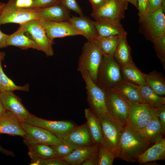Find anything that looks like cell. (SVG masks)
Masks as SVG:
<instances>
[{
	"label": "cell",
	"mask_w": 165,
	"mask_h": 165,
	"mask_svg": "<svg viewBox=\"0 0 165 165\" xmlns=\"http://www.w3.org/2000/svg\"><path fill=\"white\" fill-rule=\"evenodd\" d=\"M115 158L103 145L99 146L98 159L97 165H112Z\"/></svg>",
	"instance_id": "obj_36"
},
{
	"label": "cell",
	"mask_w": 165,
	"mask_h": 165,
	"mask_svg": "<svg viewBox=\"0 0 165 165\" xmlns=\"http://www.w3.org/2000/svg\"><path fill=\"white\" fill-rule=\"evenodd\" d=\"M84 114L89 130L95 144L103 145V138L100 124L97 116L89 108L84 109Z\"/></svg>",
	"instance_id": "obj_25"
},
{
	"label": "cell",
	"mask_w": 165,
	"mask_h": 165,
	"mask_svg": "<svg viewBox=\"0 0 165 165\" xmlns=\"http://www.w3.org/2000/svg\"><path fill=\"white\" fill-rule=\"evenodd\" d=\"M123 80L120 67L113 55H104L98 68L96 84L104 91L112 89Z\"/></svg>",
	"instance_id": "obj_4"
},
{
	"label": "cell",
	"mask_w": 165,
	"mask_h": 165,
	"mask_svg": "<svg viewBox=\"0 0 165 165\" xmlns=\"http://www.w3.org/2000/svg\"><path fill=\"white\" fill-rule=\"evenodd\" d=\"M129 106L126 125L137 130L141 131L156 117L157 108L147 104L141 103Z\"/></svg>",
	"instance_id": "obj_8"
},
{
	"label": "cell",
	"mask_w": 165,
	"mask_h": 165,
	"mask_svg": "<svg viewBox=\"0 0 165 165\" xmlns=\"http://www.w3.org/2000/svg\"><path fill=\"white\" fill-rule=\"evenodd\" d=\"M79 31L80 35L85 37L88 41H91L98 34L94 21L84 16H72L68 21Z\"/></svg>",
	"instance_id": "obj_21"
},
{
	"label": "cell",
	"mask_w": 165,
	"mask_h": 165,
	"mask_svg": "<svg viewBox=\"0 0 165 165\" xmlns=\"http://www.w3.org/2000/svg\"><path fill=\"white\" fill-rule=\"evenodd\" d=\"M1 90H0V93H1Z\"/></svg>",
	"instance_id": "obj_52"
},
{
	"label": "cell",
	"mask_w": 165,
	"mask_h": 165,
	"mask_svg": "<svg viewBox=\"0 0 165 165\" xmlns=\"http://www.w3.org/2000/svg\"><path fill=\"white\" fill-rule=\"evenodd\" d=\"M129 105L145 103L141 97L139 86L123 80L112 89Z\"/></svg>",
	"instance_id": "obj_20"
},
{
	"label": "cell",
	"mask_w": 165,
	"mask_h": 165,
	"mask_svg": "<svg viewBox=\"0 0 165 165\" xmlns=\"http://www.w3.org/2000/svg\"><path fill=\"white\" fill-rule=\"evenodd\" d=\"M59 1V0H33L32 4L30 9H39L53 5Z\"/></svg>",
	"instance_id": "obj_39"
},
{
	"label": "cell",
	"mask_w": 165,
	"mask_h": 165,
	"mask_svg": "<svg viewBox=\"0 0 165 165\" xmlns=\"http://www.w3.org/2000/svg\"><path fill=\"white\" fill-rule=\"evenodd\" d=\"M98 159V150L89 156L81 165H97Z\"/></svg>",
	"instance_id": "obj_43"
},
{
	"label": "cell",
	"mask_w": 165,
	"mask_h": 165,
	"mask_svg": "<svg viewBox=\"0 0 165 165\" xmlns=\"http://www.w3.org/2000/svg\"><path fill=\"white\" fill-rule=\"evenodd\" d=\"M20 124L27 133L24 138L34 143L50 145L61 143L59 138L45 129L29 124L25 122H20Z\"/></svg>",
	"instance_id": "obj_13"
},
{
	"label": "cell",
	"mask_w": 165,
	"mask_h": 165,
	"mask_svg": "<svg viewBox=\"0 0 165 165\" xmlns=\"http://www.w3.org/2000/svg\"><path fill=\"white\" fill-rule=\"evenodd\" d=\"M163 5L165 0H148V12H154Z\"/></svg>",
	"instance_id": "obj_41"
},
{
	"label": "cell",
	"mask_w": 165,
	"mask_h": 165,
	"mask_svg": "<svg viewBox=\"0 0 165 165\" xmlns=\"http://www.w3.org/2000/svg\"><path fill=\"white\" fill-rule=\"evenodd\" d=\"M128 6V2L123 0H106L97 10L92 12L91 15L94 19L104 18L121 21L125 17V12Z\"/></svg>",
	"instance_id": "obj_12"
},
{
	"label": "cell",
	"mask_w": 165,
	"mask_h": 165,
	"mask_svg": "<svg viewBox=\"0 0 165 165\" xmlns=\"http://www.w3.org/2000/svg\"><path fill=\"white\" fill-rule=\"evenodd\" d=\"M146 84L159 95H165V80L161 73L154 70L146 75Z\"/></svg>",
	"instance_id": "obj_32"
},
{
	"label": "cell",
	"mask_w": 165,
	"mask_h": 165,
	"mask_svg": "<svg viewBox=\"0 0 165 165\" xmlns=\"http://www.w3.org/2000/svg\"><path fill=\"white\" fill-rule=\"evenodd\" d=\"M29 85L27 83L23 86H17L8 78L4 73L2 67V61H0V90L4 91H13L20 90L28 92Z\"/></svg>",
	"instance_id": "obj_33"
},
{
	"label": "cell",
	"mask_w": 165,
	"mask_h": 165,
	"mask_svg": "<svg viewBox=\"0 0 165 165\" xmlns=\"http://www.w3.org/2000/svg\"><path fill=\"white\" fill-rule=\"evenodd\" d=\"M151 143L141 131L126 125L120 139L116 158L134 163Z\"/></svg>",
	"instance_id": "obj_1"
},
{
	"label": "cell",
	"mask_w": 165,
	"mask_h": 165,
	"mask_svg": "<svg viewBox=\"0 0 165 165\" xmlns=\"http://www.w3.org/2000/svg\"><path fill=\"white\" fill-rule=\"evenodd\" d=\"M25 122L29 124L45 129L60 139L65 138L78 126L71 120H49L38 118L31 114Z\"/></svg>",
	"instance_id": "obj_9"
},
{
	"label": "cell",
	"mask_w": 165,
	"mask_h": 165,
	"mask_svg": "<svg viewBox=\"0 0 165 165\" xmlns=\"http://www.w3.org/2000/svg\"><path fill=\"white\" fill-rule=\"evenodd\" d=\"M61 141V143L59 144L50 145L54 150L57 158H60L66 157L74 150L79 148L68 143Z\"/></svg>",
	"instance_id": "obj_34"
},
{
	"label": "cell",
	"mask_w": 165,
	"mask_h": 165,
	"mask_svg": "<svg viewBox=\"0 0 165 165\" xmlns=\"http://www.w3.org/2000/svg\"><path fill=\"white\" fill-rule=\"evenodd\" d=\"M6 112L7 111L4 107L0 99V117L5 115Z\"/></svg>",
	"instance_id": "obj_48"
},
{
	"label": "cell",
	"mask_w": 165,
	"mask_h": 165,
	"mask_svg": "<svg viewBox=\"0 0 165 165\" xmlns=\"http://www.w3.org/2000/svg\"><path fill=\"white\" fill-rule=\"evenodd\" d=\"M139 89L144 103L156 108L165 105V97L158 94L147 84L139 86Z\"/></svg>",
	"instance_id": "obj_30"
},
{
	"label": "cell",
	"mask_w": 165,
	"mask_h": 165,
	"mask_svg": "<svg viewBox=\"0 0 165 165\" xmlns=\"http://www.w3.org/2000/svg\"><path fill=\"white\" fill-rule=\"evenodd\" d=\"M151 143L163 138L165 134L162 126L156 116L140 131Z\"/></svg>",
	"instance_id": "obj_29"
},
{
	"label": "cell",
	"mask_w": 165,
	"mask_h": 165,
	"mask_svg": "<svg viewBox=\"0 0 165 165\" xmlns=\"http://www.w3.org/2000/svg\"><path fill=\"white\" fill-rule=\"evenodd\" d=\"M104 91L108 113L112 118L125 126L126 125L129 111V105L113 90L109 89Z\"/></svg>",
	"instance_id": "obj_11"
},
{
	"label": "cell",
	"mask_w": 165,
	"mask_h": 165,
	"mask_svg": "<svg viewBox=\"0 0 165 165\" xmlns=\"http://www.w3.org/2000/svg\"><path fill=\"white\" fill-rule=\"evenodd\" d=\"M5 4L0 2V13Z\"/></svg>",
	"instance_id": "obj_51"
},
{
	"label": "cell",
	"mask_w": 165,
	"mask_h": 165,
	"mask_svg": "<svg viewBox=\"0 0 165 165\" xmlns=\"http://www.w3.org/2000/svg\"><path fill=\"white\" fill-rule=\"evenodd\" d=\"M99 146L94 144L80 148L74 150L68 156L58 159L64 160L69 165H81L89 156L98 150Z\"/></svg>",
	"instance_id": "obj_28"
},
{
	"label": "cell",
	"mask_w": 165,
	"mask_h": 165,
	"mask_svg": "<svg viewBox=\"0 0 165 165\" xmlns=\"http://www.w3.org/2000/svg\"><path fill=\"white\" fill-rule=\"evenodd\" d=\"M89 1L92 5V12H94L103 5L106 0H89Z\"/></svg>",
	"instance_id": "obj_45"
},
{
	"label": "cell",
	"mask_w": 165,
	"mask_h": 165,
	"mask_svg": "<svg viewBox=\"0 0 165 165\" xmlns=\"http://www.w3.org/2000/svg\"><path fill=\"white\" fill-rule=\"evenodd\" d=\"M47 36L50 39L80 35L78 30L68 21L54 22L39 20Z\"/></svg>",
	"instance_id": "obj_15"
},
{
	"label": "cell",
	"mask_w": 165,
	"mask_h": 165,
	"mask_svg": "<svg viewBox=\"0 0 165 165\" xmlns=\"http://www.w3.org/2000/svg\"><path fill=\"white\" fill-rule=\"evenodd\" d=\"M120 71L123 80L138 86L146 84V74L139 70L134 62L120 67Z\"/></svg>",
	"instance_id": "obj_27"
},
{
	"label": "cell",
	"mask_w": 165,
	"mask_h": 165,
	"mask_svg": "<svg viewBox=\"0 0 165 165\" xmlns=\"http://www.w3.org/2000/svg\"><path fill=\"white\" fill-rule=\"evenodd\" d=\"M31 165H69L64 160L57 158L39 160L31 162Z\"/></svg>",
	"instance_id": "obj_37"
},
{
	"label": "cell",
	"mask_w": 165,
	"mask_h": 165,
	"mask_svg": "<svg viewBox=\"0 0 165 165\" xmlns=\"http://www.w3.org/2000/svg\"><path fill=\"white\" fill-rule=\"evenodd\" d=\"M81 73L86 84L90 109L97 116L108 112L104 91L92 81L88 73Z\"/></svg>",
	"instance_id": "obj_10"
},
{
	"label": "cell",
	"mask_w": 165,
	"mask_h": 165,
	"mask_svg": "<svg viewBox=\"0 0 165 165\" xmlns=\"http://www.w3.org/2000/svg\"><path fill=\"white\" fill-rule=\"evenodd\" d=\"M156 55L165 69V33L155 38L152 42Z\"/></svg>",
	"instance_id": "obj_35"
},
{
	"label": "cell",
	"mask_w": 165,
	"mask_h": 165,
	"mask_svg": "<svg viewBox=\"0 0 165 165\" xmlns=\"http://www.w3.org/2000/svg\"><path fill=\"white\" fill-rule=\"evenodd\" d=\"M39 19L54 22L68 21L71 18L69 12L59 1L49 7L38 9Z\"/></svg>",
	"instance_id": "obj_17"
},
{
	"label": "cell",
	"mask_w": 165,
	"mask_h": 165,
	"mask_svg": "<svg viewBox=\"0 0 165 165\" xmlns=\"http://www.w3.org/2000/svg\"><path fill=\"white\" fill-rule=\"evenodd\" d=\"M9 35L3 33L0 30V49L7 46L6 41Z\"/></svg>",
	"instance_id": "obj_46"
},
{
	"label": "cell",
	"mask_w": 165,
	"mask_h": 165,
	"mask_svg": "<svg viewBox=\"0 0 165 165\" xmlns=\"http://www.w3.org/2000/svg\"><path fill=\"white\" fill-rule=\"evenodd\" d=\"M5 56V53L3 52L0 51V61L3 60Z\"/></svg>",
	"instance_id": "obj_50"
},
{
	"label": "cell",
	"mask_w": 165,
	"mask_h": 165,
	"mask_svg": "<svg viewBox=\"0 0 165 165\" xmlns=\"http://www.w3.org/2000/svg\"><path fill=\"white\" fill-rule=\"evenodd\" d=\"M26 32L25 30L20 26L16 31L9 35L6 41L7 46H14L22 50L32 48L40 50L39 47L31 39L25 35Z\"/></svg>",
	"instance_id": "obj_24"
},
{
	"label": "cell",
	"mask_w": 165,
	"mask_h": 165,
	"mask_svg": "<svg viewBox=\"0 0 165 165\" xmlns=\"http://www.w3.org/2000/svg\"><path fill=\"white\" fill-rule=\"evenodd\" d=\"M68 10L72 11L80 16H83L82 10L76 0H59Z\"/></svg>",
	"instance_id": "obj_38"
},
{
	"label": "cell",
	"mask_w": 165,
	"mask_h": 165,
	"mask_svg": "<svg viewBox=\"0 0 165 165\" xmlns=\"http://www.w3.org/2000/svg\"><path fill=\"white\" fill-rule=\"evenodd\" d=\"M139 18L148 12V0H137Z\"/></svg>",
	"instance_id": "obj_40"
},
{
	"label": "cell",
	"mask_w": 165,
	"mask_h": 165,
	"mask_svg": "<svg viewBox=\"0 0 165 165\" xmlns=\"http://www.w3.org/2000/svg\"><path fill=\"white\" fill-rule=\"evenodd\" d=\"M23 141L28 148V153L31 162L57 157L54 150L50 145L35 144L25 138Z\"/></svg>",
	"instance_id": "obj_22"
},
{
	"label": "cell",
	"mask_w": 165,
	"mask_h": 165,
	"mask_svg": "<svg viewBox=\"0 0 165 165\" xmlns=\"http://www.w3.org/2000/svg\"><path fill=\"white\" fill-rule=\"evenodd\" d=\"M19 24L30 35L40 50L44 52L47 57L53 55L52 45L54 44V40L47 36L39 20H32Z\"/></svg>",
	"instance_id": "obj_7"
},
{
	"label": "cell",
	"mask_w": 165,
	"mask_h": 165,
	"mask_svg": "<svg viewBox=\"0 0 165 165\" xmlns=\"http://www.w3.org/2000/svg\"><path fill=\"white\" fill-rule=\"evenodd\" d=\"M124 2H129L133 4L138 9V1L137 0H123Z\"/></svg>",
	"instance_id": "obj_49"
},
{
	"label": "cell",
	"mask_w": 165,
	"mask_h": 165,
	"mask_svg": "<svg viewBox=\"0 0 165 165\" xmlns=\"http://www.w3.org/2000/svg\"><path fill=\"white\" fill-rule=\"evenodd\" d=\"M121 35H98L91 41L101 49L104 55H113Z\"/></svg>",
	"instance_id": "obj_31"
},
{
	"label": "cell",
	"mask_w": 165,
	"mask_h": 165,
	"mask_svg": "<svg viewBox=\"0 0 165 165\" xmlns=\"http://www.w3.org/2000/svg\"><path fill=\"white\" fill-rule=\"evenodd\" d=\"M2 134L19 136L24 138L27 134L17 118L8 111L5 115L0 117V134Z\"/></svg>",
	"instance_id": "obj_19"
},
{
	"label": "cell",
	"mask_w": 165,
	"mask_h": 165,
	"mask_svg": "<svg viewBox=\"0 0 165 165\" xmlns=\"http://www.w3.org/2000/svg\"><path fill=\"white\" fill-rule=\"evenodd\" d=\"M95 20L94 24L99 36L121 35L127 33L120 21L104 18H97Z\"/></svg>",
	"instance_id": "obj_18"
},
{
	"label": "cell",
	"mask_w": 165,
	"mask_h": 165,
	"mask_svg": "<svg viewBox=\"0 0 165 165\" xmlns=\"http://www.w3.org/2000/svg\"><path fill=\"white\" fill-rule=\"evenodd\" d=\"M165 159V139L163 138L148 147L139 157L140 164Z\"/></svg>",
	"instance_id": "obj_23"
},
{
	"label": "cell",
	"mask_w": 165,
	"mask_h": 165,
	"mask_svg": "<svg viewBox=\"0 0 165 165\" xmlns=\"http://www.w3.org/2000/svg\"><path fill=\"white\" fill-rule=\"evenodd\" d=\"M0 99L6 111L14 114L20 122H25L31 114L13 91L1 92Z\"/></svg>",
	"instance_id": "obj_14"
},
{
	"label": "cell",
	"mask_w": 165,
	"mask_h": 165,
	"mask_svg": "<svg viewBox=\"0 0 165 165\" xmlns=\"http://www.w3.org/2000/svg\"><path fill=\"white\" fill-rule=\"evenodd\" d=\"M15 0H9L0 13V25L7 23L19 24L34 19H39L37 9L16 6Z\"/></svg>",
	"instance_id": "obj_6"
},
{
	"label": "cell",
	"mask_w": 165,
	"mask_h": 165,
	"mask_svg": "<svg viewBox=\"0 0 165 165\" xmlns=\"http://www.w3.org/2000/svg\"><path fill=\"white\" fill-rule=\"evenodd\" d=\"M156 116L159 120L164 130L165 131V105L157 108Z\"/></svg>",
	"instance_id": "obj_42"
},
{
	"label": "cell",
	"mask_w": 165,
	"mask_h": 165,
	"mask_svg": "<svg viewBox=\"0 0 165 165\" xmlns=\"http://www.w3.org/2000/svg\"><path fill=\"white\" fill-rule=\"evenodd\" d=\"M127 33L121 36L113 55L120 67L134 62L131 56V50L127 42Z\"/></svg>",
	"instance_id": "obj_26"
},
{
	"label": "cell",
	"mask_w": 165,
	"mask_h": 165,
	"mask_svg": "<svg viewBox=\"0 0 165 165\" xmlns=\"http://www.w3.org/2000/svg\"><path fill=\"white\" fill-rule=\"evenodd\" d=\"M97 116L102 133L103 145L116 158L120 139L125 126L108 112Z\"/></svg>",
	"instance_id": "obj_3"
},
{
	"label": "cell",
	"mask_w": 165,
	"mask_h": 165,
	"mask_svg": "<svg viewBox=\"0 0 165 165\" xmlns=\"http://www.w3.org/2000/svg\"><path fill=\"white\" fill-rule=\"evenodd\" d=\"M165 5L156 11L148 12L139 18V31L152 42L165 33Z\"/></svg>",
	"instance_id": "obj_5"
},
{
	"label": "cell",
	"mask_w": 165,
	"mask_h": 165,
	"mask_svg": "<svg viewBox=\"0 0 165 165\" xmlns=\"http://www.w3.org/2000/svg\"><path fill=\"white\" fill-rule=\"evenodd\" d=\"M60 139L78 148L95 144L86 122L78 126L65 138Z\"/></svg>",
	"instance_id": "obj_16"
},
{
	"label": "cell",
	"mask_w": 165,
	"mask_h": 165,
	"mask_svg": "<svg viewBox=\"0 0 165 165\" xmlns=\"http://www.w3.org/2000/svg\"><path fill=\"white\" fill-rule=\"evenodd\" d=\"M104 54L100 48L92 41H87L82 48L79 57L77 71L88 73L96 83L98 70Z\"/></svg>",
	"instance_id": "obj_2"
},
{
	"label": "cell",
	"mask_w": 165,
	"mask_h": 165,
	"mask_svg": "<svg viewBox=\"0 0 165 165\" xmlns=\"http://www.w3.org/2000/svg\"><path fill=\"white\" fill-rule=\"evenodd\" d=\"M0 152L7 156H9L12 157H14L15 156L14 154L13 151L5 149L0 145Z\"/></svg>",
	"instance_id": "obj_47"
},
{
	"label": "cell",
	"mask_w": 165,
	"mask_h": 165,
	"mask_svg": "<svg viewBox=\"0 0 165 165\" xmlns=\"http://www.w3.org/2000/svg\"><path fill=\"white\" fill-rule=\"evenodd\" d=\"M33 2V0H15V4L19 8L30 9Z\"/></svg>",
	"instance_id": "obj_44"
}]
</instances>
